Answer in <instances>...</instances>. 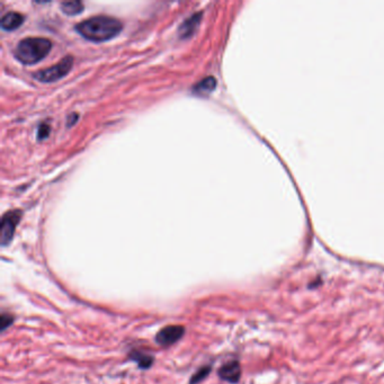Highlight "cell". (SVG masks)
I'll return each instance as SVG.
<instances>
[{
  "instance_id": "cell-12",
  "label": "cell",
  "mask_w": 384,
  "mask_h": 384,
  "mask_svg": "<svg viewBox=\"0 0 384 384\" xmlns=\"http://www.w3.org/2000/svg\"><path fill=\"white\" fill-rule=\"evenodd\" d=\"M211 372V366H203L199 369L197 372H195V374H194L191 378V381H189V383L191 384H197L201 381H203L205 377H207Z\"/></svg>"
},
{
  "instance_id": "cell-8",
  "label": "cell",
  "mask_w": 384,
  "mask_h": 384,
  "mask_svg": "<svg viewBox=\"0 0 384 384\" xmlns=\"http://www.w3.org/2000/svg\"><path fill=\"white\" fill-rule=\"evenodd\" d=\"M24 23V16L16 13V12H9L6 15L3 16L2 18V27L5 31H15L17 30L18 27L21 26V24Z\"/></svg>"
},
{
  "instance_id": "cell-9",
  "label": "cell",
  "mask_w": 384,
  "mask_h": 384,
  "mask_svg": "<svg viewBox=\"0 0 384 384\" xmlns=\"http://www.w3.org/2000/svg\"><path fill=\"white\" fill-rule=\"evenodd\" d=\"M216 87V80L213 77H207L199 81L193 87V91L198 95H207L212 93Z\"/></svg>"
},
{
  "instance_id": "cell-7",
  "label": "cell",
  "mask_w": 384,
  "mask_h": 384,
  "mask_svg": "<svg viewBox=\"0 0 384 384\" xmlns=\"http://www.w3.org/2000/svg\"><path fill=\"white\" fill-rule=\"evenodd\" d=\"M201 18H202V13H196L184 21V23L180 26V29H178V34H180V37H182V39L191 37L198 27Z\"/></svg>"
},
{
  "instance_id": "cell-15",
  "label": "cell",
  "mask_w": 384,
  "mask_h": 384,
  "mask_svg": "<svg viewBox=\"0 0 384 384\" xmlns=\"http://www.w3.org/2000/svg\"><path fill=\"white\" fill-rule=\"evenodd\" d=\"M77 120H78V114H72V115H70V116L68 117V123H67V125L70 127L71 125H73V124L75 123V121H77Z\"/></svg>"
},
{
  "instance_id": "cell-2",
  "label": "cell",
  "mask_w": 384,
  "mask_h": 384,
  "mask_svg": "<svg viewBox=\"0 0 384 384\" xmlns=\"http://www.w3.org/2000/svg\"><path fill=\"white\" fill-rule=\"evenodd\" d=\"M52 48L50 40L44 37H27L16 46L15 56L23 64H34L44 59Z\"/></svg>"
},
{
  "instance_id": "cell-11",
  "label": "cell",
  "mask_w": 384,
  "mask_h": 384,
  "mask_svg": "<svg viewBox=\"0 0 384 384\" xmlns=\"http://www.w3.org/2000/svg\"><path fill=\"white\" fill-rule=\"evenodd\" d=\"M61 9L69 16L78 15L84 10V4L81 2H67L61 4Z\"/></svg>"
},
{
  "instance_id": "cell-14",
  "label": "cell",
  "mask_w": 384,
  "mask_h": 384,
  "mask_svg": "<svg viewBox=\"0 0 384 384\" xmlns=\"http://www.w3.org/2000/svg\"><path fill=\"white\" fill-rule=\"evenodd\" d=\"M48 133H50V127H48L46 124H42L39 127V133H37V135H39L40 140H43L48 137Z\"/></svg>"
},
{
  "instance_id": "cell-5",
  "label": "cell",
  "mask_w": 384,
  "mask_h": 384,
  "mask_svg": "<svg viewBox=\"0 0 384 384\" xmlns=\"http://www.w3.org/2000/svg\"><path fill=\"white\" fill-rule=\"evenodd\" d=\"M184 334H185V328L183 326H178V324L167 326L157 334L156 342L162 347H168L177 343L184 336Z\"/></svg>"
},
{
  "instance_id": "cell-4",
  "label": "cell",
  "mask_w": 384,
  "mask_h": 384,
  "mask_svg": "<svg viewBox=\"0 0 384 384\" xmlns=\"http://www.w3.org/2000/svg\"><path fill=\"white\" fill-rule=\"evenodd\" d=\"M20 212L18 211H13V212H8L4 215L2 221V231H0V242L2 246L5 247L12 241L16 225L18 224L20 219Z\"/></svg>"
},
{
  "instance_id": "cell-10",
  "label": "cell",
  "mask_w": 384,
  "mask_h": 384,
  "mask_svg": "<svg viewBox=\"0 0 384 384\" xmlns=\"http://www.w3.org/2000/svg\"><path fill=\"white\" fill-rule=\"evenodd\" d=\"M130 359L133 360L141 369H148L153 363V359L150 355L144 354L143 351L134 350L130 354Z\"/></svg>"
},
{
  "instance_id": "cell-3",
  "label": "cell",
  "mask_w": 384,
  "mask_h": 384,
  "mask_svg": "<svg viewBox=\"0 0 384 384\" xmlns=\"http://www.w3.org/2000/svg\"><path fill=\"white\" fill-rule=\"evenodd\" d=\"M73 58L67 56L58 64H56V66H52L50 68L36 72L34 74V77L37 80L42 81V83H53V81H58L59 79L63 78L64 75H67L70 70H71Z\"/></svg>"
},
{
  "instance_id": "cell-1",
  "label": "cell",
  "mask_w": 384,
  "mask_h": 384,
  "mask_svg": "<svg viewBox=\"0 0 384 384\" xmlns=\"http://www.w3.org/2000/svg\"><path fill=\"white\" fill-rule=\"evenodd\" d=\"M123 29L122 23L116 18L107 16H96L86 19L75 26V31L91 42H105L117 36Z\"/></svg>"
},
{
  "instance_id": "cell-13",
  "label": "cell",
  "mask_w": 384,
  "mask_h": 384,
  "mask_svg": "<svg viewBox=\"0 0 384 384\" xmlns=\"http://www.w3.org/2000/svg\"><path fill=\"white\" fill-rule=\"evenodd\" d=\"M13 321L14 318L12 316L8 315V313H3L2 318H0V328H2V330H6L10 324L13 323Z\"/></svg>"
},
{
  "instance_id": "cell-6",
  "label": "cell",
  "mask_w": 384,
  "mask_h": 384,
  "mask_svg": "<svg viewBox=\"0 0 384 384\" xmlns=\"http://www.w3.org/2000/svg\"><path fill=\"white\" fill-rule=\"evenodd\" d=\"M219 376L226 382L237 383L241 376L240 364L237 361L226 362L225 364L220 367Z\"/></svg>"
}]
</instances>
